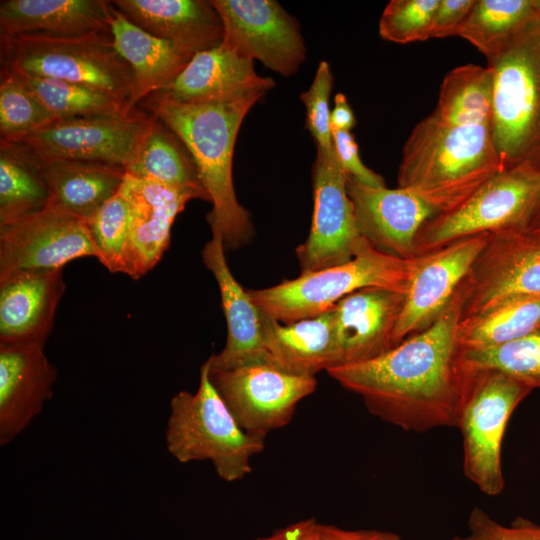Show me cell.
<instances>
[{"mask_svg": "<svg viewBox=\"0 0 540 540\" xmlns=\"http://www.w3.org/2000/svg\"><path fill=\"white\" fill-rule=\"evenodd\" d=\"M467 294L466 278L430 327L376 358L327 373L361 396L372 415L406 432L457 427L467 381L457 331Z\"/></svg>", "mask_w": 540, "mask_h": 540, "instance_id": "obj_1", "label": "cell"}, {"mask_svg": "<svg viewBox=\"0 0 540 540\" xmlns=\"http://www.w3.org/2000/svg\"><path fill=\"white\" fill-rule=\"evenodd\" d=\"M263 96L253 94L230 102L185 104L155 92L141 102L180 138L191 154L213 205L206 219L219 228L225 248L229 249L245 245L253 236L249 213L236 198L232 159L242 121Z\"/></svg>", "mask_w": 540, "mask_h": 540, "instance_id": "obj_2", "label": "cell"}, {"mask_svg": "<svg viewBox=\"0 0 540 540\" xmlns=\"http://www.w3.org/2000/svg\"><path fill=\"white\" fill-rule=\"evenodd\" d=\"M499 171L490 124H451L433 111L407 138L397 182L440 215L457 208Z\"/></svg>", "mask_w": 540, "mask_h": 540, "instance_id": "obj_3", "label": "cell"}, {"mask_svg": "<svg viewBox=\"0 0 540 540\" xmlns=\"http://www.w3.org/2000/svg\"><path fill=\"white\" fill-rule=\"evenodd\" d=\"M490 130L501 171H540V21L524 27L494 58Z\"/></svg>", "mask_w": 540, "mask_h": 540, "instance_id": "obj_4", "label": "cell"}, {"mask_svg": "<svg viewBox=\"0 0 540 540\" xmlns=\"http://www.w3.org/2000/svg\"><path fill=\"white\" fill-rule=\"evenodd\" d=\"M266 437L244 431L220 397L205 361L196 392L180 391L170 401L165 429L168 452L179 463L209 461L217 476L235 482L252 472L251 459Z\"/></svg>", "mask_w": 540, "mask_h": 540, "instance_id": "obj_5", "label": "cell"}, {"mask_svg": "<svg viewBox=\"0 0 540 540\" xmlns=\"http://www.w3.org/2000/svg\"><path fill=\"white\" fill-rule=\"evenodd\" d=\"M415 268L416 257L401 259L367 243L348 262L303 272L297 278L247 293L261 312L287 324L323 314L362 288L382 287L406 293Z\"/></svg>", "mask_w": 540, "mask_h": 540, "instance_id": "obj_6", "label": "cell"}, {"mask_svg": "<svg viewBox=\"0 0 540 540\" xmlns=\"http://www.w3.org/2000/svg\"><path fill=\"white\" fill-rule=\"evenodd\" d=\"M0 44L1 69L98 89L120 101L126 111L133 73L114 48L111 33L0 36Z\"/></svg>", "mask_w": 540, "mask_h": 540, "instance_id": "obj_7", "label": "cell"}, {"mask_svg": "<svg viewBox=\"0 0 540 540\" xmlns=\"http://www.w3.org/2000/svg\"><path fill=\"white\" fill-rule=\"evenodd\" d=\"M466 369L457 426L462 437L463 473L482 493L497 496L505 488L501 450L508 421L533 389L496 370Z\"/></svg>", "mask_w": 540, "mask_h": 540, "instance_id": "obj_8", "label": "cell"}, {"mask_svg": "<svg viewBox=\"0 0 540 540\" xmlns=\"http://www.w3.org/2000/svg\"><path fill=\"white\" fill-rule=\"evenodd\" d=\"M539 204L540 171H499L457 208L426 222L415 239V254L479 234L526 231Z\"/></svg>", "mask_w": 540, "mask_h": 540, "instance_id": "obj_9", "label": "cell"}, {"mask_svg": "<svg viewBox=\"0 0 540 540\" xmlns=\"http://www.w3.org/2000/svg\"><path fill=\"white\" fill-rule=\"evenodd\" d=\"M154 115L137 109L129 115L57 119L15 140L43 161L77 160L122 166L132 161Z\"/></svg>", "mask_w": 540, "mask_h": 540, "instance_id": "obj_10", "label": "cell"}, {"mask_svg": "<svg viewBox=\"0 0 540 540\" xmlns=\"http://www.w3.org/2000/svg\"><path fill=\"white\" fill-rule=\"evenodd\" d=\"M209 377L238 425L263 437L286 426L317 387L315 376L292 375L267 363L209 371Z\"/></svg>", "mask_w": 540, "mask_h": 540, "instance_id": "obj_11", "label": "cell"}, {"mask_svg": "<svg viewBox=\"0 0 540 540\" xmlns=\"http://www.w3.org/2000/svg\"><path fill=\"white\" fill-rule=\"evenodd\" d=\"M347 180L334 148L317 150L311 228L306 241L296 249L302 273L348 262L368 243L358 231Z\"/></svg>", "mask_w": 540, "mask_h": 540, "instance_id": "obj_12", "label": "cell"}, {"mask_svg": "<svg viewBox=\"0 0 540 540\" xmlns=\"http://www.w3.org/2000/svg\"><path fill=\"white\" fill-rule=\"evenodd\" d=\"M224 26L222 44L282 75L296 73L306 49L300 26L274 0H211Z\"/></svg>", "mask_w": 540, "mask_h": 540, "instance_id": "obj_13", "label": "cell"}, {"mask_svg": "<svg viewBox=\"0 0 540 540\" xmlns=\"http://www.w3.org/2000/svg\"><path fill=\"white\" fill-rule=\"evenodd\" d=\"M98 252L87 223L51 203L43 210L0 226V279L24 271L63 268Z\"/></svg>", "mask_w": 540, "mask_h": 540, "instance_id": "obj_14", "label": "cell"}, {"mask_svg": "<svg viewBox=\"0 0 540 540\" xmlns=\"http://www.w3.org/2000/svg\"><path fill=\"white\" fill-rule=\"evenodd\" d=\"M492 234L465 237L417 255L416 268L394 331V347L430 327L447 309Z\"/></svg>", "mask_w": 540, "mask_h": 540, "instance_id": "obj_15", "label": "cell"}, {"mask_svg": "<svg viewBox=\"0 0 540 540\" xmlns=\"http://www.w3.org/2000/svg\"><path fill=\"white\" fill-rule=\"evenodd\" d=\"M467 283L462 317L507 299L540 296V238L526 231L492 234Z\"/></svg>", "mask_w": 540, "mask_h": 540, "instance_id": "obj_16", "label": "cell"}, {"mask_svg": "<svg viewBox=\"0 0 540 540\" xmlns=\"http://www.w3.org/2000/svg\"><path fill=\"white\" fill-rule=\"evenodd\" d=\"M347 191L358 231L371 246L401 259L416 257L419 231L439 215L431 203L411 190L371 187L350 176Z\"/></svg>", "mask_w": 540, "mask_h": 540, "instance_id": "obj_17", "label": "cell"}, {"mask_svg": "<svg viewBox=\"0 0 540 540\" xmlns=\"http://www.w3.org/2000/svg\"><path fill=\"white\" fill-rule=\"evenodd\" d=\"M405 297L403 292L366 287L338 301L332 307L336 366L368 361L392 349Z\"/></svg>", "mask_w": 540, "mask_h": 540, "instance_id": "obj_18", "label": "cell"}, {"mask_svg": "<svg viewBox=\"0 0 540 540\" xmlns=\"http://www.w3.org/2000/svg\"><path fill=\"white\" fill-rule=\"evenodd\" d=\"M210 228L212 237L203 247L202 259L218 284L227 323V340L220 353L206 360L209 371L268 364L263 346L261 311L234 278L226 261V248L219 228L214 224H210Z\"/></svg>", "mask_w": 540, "mask_h": 540, "instance_id": "obj_19", "label": "cell"}, {"mask_svg": "<svg viewBox=\"0 0 540 540\" xmlns=\"http://www.w3.org/2000/svg\"><path fill=\"white\" fill-rule=\"evenodd\" d=\"M120 191L130 206L126 275L139 279L160 261L170 244L176 216L193 195L126 174Z\"/></svg>", "mask_w": 540, "mask_h": 540, "instance_id": "obj_20", "label": "cell"}, {"mask_svg": "<svg viewBox=\"0 0 540 540\" xmlns=\"http://www.w3.org/2000/svg\"><path fill=\"white\" fill-rule=\"evenodd\" d=\"M57 370L41 345L0 346V445L22 433L53 396Z\"/></svg>", "mask_w": 540, "mask_h": 540, "instance_id": "obj_21", "label": "cell"}, {"mask_svg": "<svg viewBox=\"0 0 540 540\" xmlns=\"http://www.w3.org/2000/svg\"><path fill=\"white\" fill-rule=\"evenodd\" d=\"M65 287L63 268L0 279V346H44Z\"/></svg>", "mask_w": 540, "mask_h": 540, "instance_id": "obj_22", "label": "cell"}, {"mask_svg": "<svg viewBox=\"0 0 540 540\" xmlns=\"http://www.w3.org/2000/svg\"><path fill=\"white\" fill-rule=\"evenodd\" d=\"M258 75L253 61L242 58L222 43L195 54L160 95L185 104L230 102L253 94H265L275 86Z\"/></svg>", "mask_w": 540, "mask_h": 540, "instance_id": "obj_23", "label": "cell"}, {"mask_svg": "<svg viewBox=\"0 0 540 540\" xmlns=\"http://www.w3.org/2000/svg\"><path fill=\"white\" fill-rule=\"evenodd\" d=\"M111 3L134 24L169 41L189 58L223 42L224 26L210 1L115 0Z\"/></svg>", "mask_w": 540, "mask_h": 540, "instance_id": "obj_24", "label": "cell"}, {"mask_svg": "<svg viewBox=\"0 0 540 540\" xmlns=\"http://www.w3.org/2000/svg\"><path fill=\"white\" fill-rule=\"evenodd\" d=\"M109 24L113 45L133 73L132 91L126 106L128 114L151 94L170 84L187 66L191 58L172 43L146 32L130 21L112 3Z\"/></svg>", "mask_w": 540, "mask_h": 540, "instance_id": "obj_25", "label": "cell"}, {"mask_svg": "<svg viewBox=\"0 0 540 540\" xmlns=\"http://www.w3.org/2000/svg\"><path fill=\"white\" fill-rule=\"evenodd\" d=\"M261 321L269 365L298 376H315L337 365L332 308L287 324L261 312Z\"/></svg>", "mask_w": 540, "mask_h": 540, "instance_id": "obj_26", "label": "cell"}, {"mask_svg": "<svg viewBox=\"0 0 540 540\" xmlns=\"http://www.w3.org/2000/svg\"><path fill=\"white\" fill-rule=\"evenodd\" d=\"M109 1L2 0L0 36L111 33Z\"/></svg>", "mask_w": 540, "mask_h": 540, "instance_id": "obj_27", "label": "cell"}, {"mask_svg": "<svg viewBox=\"0 0 540 540\" xmlns=\"http://www.w3.org/2000/svg\"><path fill=\"white\" fill-rule=\"evenodd\" d=\"M44 175L50 203L86 221L117 194L126 171L101 162L56 160L45 162Z\"/></svg>", "mask_w": 540, "mask_h": 540, "instance_id": "obj_28", "label": "cell"}, {"mask_svg": "<svg viewBox=\"0 0 540 540\" xmlns=\"http://www.w3.org/2000/svg\"><path fill=\"white\" fill-rule=\"evenodd\" d=\"M126 174L210 201L196 164L180 138L158 117L145 133Z\"/></svg>", "mask_w": 540, "mask_h": 540, "instance_id": "obj_29", "label": "cell"}, {"mask_svg": "<svg viewBox=\"0 0 540 540\" xmlns=\"http://www.w3.org/2000/svg\"><path fill=\"white\" fill-rule=\"evenodd\" d=\"M44 166L45 162L24 144L0 140V226L49 205Z\"/></svg>", "mask_w": 540, "mask_h": 540, "instance_id": "obj_30", "label": "cell"}, {"mask_svg": "<svg viewBox=\"0 0 540 540\" xmlns=\"http://www.w3.org/2000/svg\"><path fill=\"white\" fill-rule=\"evenodd\" d=\"M540 328V296L501 301L462 317L457 331L461 350L480 349L523 337Z\"/></svg>", "mask_w": 540, "mask_h": 540, "instance_id": "obj_31", "label": "cell"}, {"mask_svg": "<svg viewBox=\"0 0 540 540\" xmlns=\"http://www.w3.org/2000/svg\"><path fill=\"white\" fill-rule=\"evenodd\" d=\"M493 77L488 66L464 64L444 77L434 112L456 125L490 124Z\"/></svg>", "mask_w": 540, "mask_h": 540, "instance_id": "obj_32", "label": "cell"}, {"mask_svg": "<svg viewBox=\"0 0 540 540\" xmlns=\"http://www.w3.org/2000/svg\"><path fill=\"white\" fill-rule=\"evenodd\" d=\"M534 19L531 0H476L458 36L489 60Z\"/></svg>", "mask_w": 540, "mask_h": 540, "instance_id": "obj_33", "label": "cell"}, {"mask_svg": "<svg viewBox=\"0 0 540 540\" xmlns=\"http://www.w3.org/2000/svg\"><path fill=\"white\" fill-rule=\"evenodd\" d=\"M17 75L55 120L129 115L120 101L98 89L54 78Z\"/></svg>", "mask_w": 540, "mask_h": 540, "instance_id": "obj_34", "label": "cell"}, {"mask_svg": "<svg viewBox=\"0 0 540 540\" xmlns=\"http://www.w3.org/2000/svg\"><path fill=\"white\" fill-rule=\"evenodd\" d=\"M464 366L502 372L531 389H540V328L496 346L461 350Z\"/></svg>", "mask_w": 540, "mask_h": 540, "instance_id": "obj_35", "label": "cell"}, {"mask_svg": "<svg viewBox=\"0 0 540 540\" xmlns=\"http://www.w3.org/2000/svg\"><path fill=\"white\" fill-rule=\"evenodd\" d=\"M98 260L112 273L126 274L130 206L120 191L86 220Z\"/></svg>", "mask_w": 540, "mask_h": 540, "instance_id": "obj_36", "label": "cell"}, {"mask_svg": "<svg viewBox=\"0 0 540 540\" xmlns=\"http://www.w3.org/2000/svg\"><path fill=\"white\" fill-rule=\"evenodd\" d=\"M0 76V140H18L55 120L16 73L1 69Z\"/></svg>", "mask_w": 540, "mask_h": 540, "instance_id": "obj_37", "label": "cell"}, {"mask_svg": "<svg viewBox=\"0 0 540 540\" xmlns=\"http://www.w3.org/2000/svg\"><path fill=\"white\" fill-rule=\"evenodd\" d=\"M440 0H391L379 21L380 37L397 44L431 38L433 17Z\"/></svg>", "mask_w": 540, "mask_h": 540, "instance_id": "obj_38", "label": "cell"}, {"mask_svg": "<svg viewBox=\"0 0 540 540\" xmlns=\"http://www.w3.org/2000/svg\"><path fill=\"white\" fill-rule=\"evenodd\" d=\"M332 85L330 66L326 61H321L310 88L300 94L306 107V127L316 142L317 150L322 152H329L334 148L329 109Z\"/></svg>", "mask_w": 540, "mask_h": 540, "instance_id": "obj_39", "label": "cell"}, {"mask_svg": "<svg viewBox=\"0 0 540 540\" xmlns=\"http://www.w3.org/2000/svg\"><path fill=\"white\" fill-rule=\"evenodd\" d=\"M467 527V534L450 540H540V525L522 517L502 525L479 507L471 510Z\"/></svg>", "mask_w": 540, "mask_h": 540, "instance_id": "obj_40", "label": "cell"}, {"mask_svg": "<svg viewBox=\"0 0 540 540\" xmlns=\"http://www.w3.org/2000/svg\"><path fill=\"white\" fill-rule=\"evenodd\" d=\"M332 143L336 157L348 176L371 187H386L384 179L362 162L358 145L351 132H332Z\"/></svg>", "mask_w": 540, "mask_h": 540, "instance_id": "obj_41", "label": "cell"}, {"mask_svg": "<svg viewBox=\"0 0 540 540\" xmlns=\"http://www.w3.org/2000/svg\"><path fill=\"white\" fill-rule=\"evenodd\" d=\"M476 0H440L433 17L431 38L458 36Z\"/></svg>", "mask_w": 540, "mask_h": 540, "instance_id": "obj_42", "label": "cell"}, {"mask_svg": "<svg viewBox=\"0 0 540 540\" xmlns=\"http://www.w3.org/2000/svg\"><path fill=\"white\" fill-rule=\"evenodd\" d=\"M315 540H402L391 531L379 529H347L334 524H318Z\"/></svg>", "mask_w": 540, "mask_h": 540, "instance_id": "obj_43", "label": "cell"}, {"mask_svg": "<svg viewBox=\"0 0 540 540\" xmlns=\"http://www.w3.org/2000/svg\"><path fill=\"white\" fill-rule=\"evenodd\" d=\"M318 524L315 518L301 519L255 540H315Z\"/></svg>", "mask_w": 540, "mask_h": 540, "instance_id": "obj_44", "label": "cell"}, {"mask_svg": "<svg viewBox=\"0 0 540 540\" xmlns=\"http://www.w3.org/2000/svg\"><path fill=\"white\" fill-rule=\"evenodd\" d=\"M354 113L344 94L338 93L334 98V107L330 113L331 133L335 131H349L355 127Z\"/></svg>", "mask_w": 540, "mask_h": 540, "instance_id": "obj_45", "label": "cell"}, {"mask_svg": "<svg viewBox=\"0 0 540 540\" xmlns=\"http://www.w3.org/2000/svg\"><path fill=\"white\" fill-rule=\"evenodd\" d=\"M526 232L540 238V204L534 214L532 221L529 224Z\"/></svg>", "mask_w": 540, "mask_h": 540, "instance_id": "obj_46", "label": "cell"}, {"mask_svg": "<svg viewBox=\"0 0 540 540\" xmlns=\"http://www.w3.org/2000/svg\"><path fill=\"white\" fill-rule=\"evenodd\" d=\"M535 18L540 21V0H531Z\"/></svg>", "mask_w": 540, "mask_h": 540, "instance_id": "obj_47", "label": "cell"}]
</instances>
